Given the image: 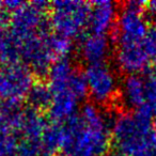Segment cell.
Segmentation results:
<instances>
[{"label":"cell","instance_id":"1","mask_svg":"<svg viewBox=\"0 0 156 156\" xmlns=\"http://www.w3.org/2000/svg\"><path fill=\"white\" fill-rule=\"evenodd\" d=\"M69 120V156H102L106 151L108 137L106 123L100 112L92 105H87L79 117Z\"/></svg>","mask_w":156,"mask_h":156},{"label":"cell","instance_id":"2","mask_svg":"<svg viewBox=\"0 0 156 156\" xmlns=\"http://www.w3.org/2000/svg\"><path fill=\"white\" fill-rule=\"evenodd\" d=\"M83 76L87 91L95 102L108 103L117 94V78L108 65L104 63L89 65Z\"/></svg>","mask_w":156,"mask_h":156},{"label":"cell","instance_id":"3","mask_svg":"<svg viewBox=\"0 0 156 156\" xmlns=\"http://www.w3.org/2000/svg\"><path fill=\"white\" fill-rule=\"evenodd\" d=\"M59 16V28L64 35L74 37L79 35L86 26H88L90 14V5L86 2L69 1L61 3Z\"/></svg>","mask_w":156,"mask_h":156},{"label":"cell","instance_id":"4","mask_svg":"<svg viewBox=\"0 0 156 156\" xmlns=\"http://www.w3.org/2000/svg\"><path fill=\"white\" fill-rule=\"evenodd\" d=\"M115 16V9L113 3L108 1H98L93 3L90 8L88 26L94 34L106 35L112 27Z\"/></svg>","mask_w":156,"mask_h":156},{"label":"cell","instance_id":"5","mask_svg":"<svg viewBox=\"0 0 156 156\" xmlns=\"http://www.w3.org/2000/svg\"><path fill=\"white\" fill-rule=\"evenodd\" d=\"M109 52V43L105 35L89 34L81 44V56L91 64L104 63Z\"/></svg>","mask_w":156,"mask_h":156},{"label":"cell","instance_id":"6","mask_svg":"<svg viewBox=\"0 0 156 156\" xmlns=\"http://www.w3.org/2000/svg\"><path fill=\"white\" fill-rule=\"evenodd\" d=\"M124 98L128 105L139 109L144 103V80L136 75H132L124 83Z\"/></svg>","mask_w":156,"mask_h":156},{"label":"cell","instance_id":"7","mask_svg":"<svg viewBox=\"0 0 156 156\" xmlns=\"http://www.w3.org/2000/svg\"><path fill=\"white\" fill-rule=\"evenodd\" d=\"M149 11L152 13V15L156 16V1L149 3Z\"/></svg>","mask_w":156,"mask_h":156},{"label":"cell","instance_id":"8","mask_svg":"<svg viewBox=\"0 0 156 156\" xmlns=\"http://www.w3.org/2000/svg\"><path fill=\"white\" fill-rule=\"evenodd\" d=\"M106 156H123L121 152H113V153H108Z\"/></svg>","mask_w":156,"mask_h":156}]
</instances>
